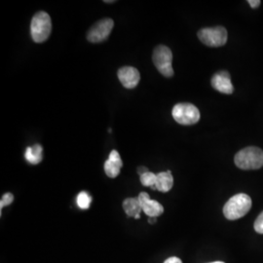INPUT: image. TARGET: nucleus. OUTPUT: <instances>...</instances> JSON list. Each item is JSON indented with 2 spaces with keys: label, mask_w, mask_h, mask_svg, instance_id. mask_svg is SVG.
<instances>
[{
  "label": "nucleus",
  "mask_w": 263,
  "mask_h": 263,
  "mask_svg": "<svg viewBox=\"0 0 263 263\" xmlns=\"http://www.w3.org/2000/svg\"><path fill=\"white\" fill-rule=\"evenodd\" d=\"M251 208V197L245 193H239L227 201L223 207V215L229 220H236L246 216Z\"/></svg>",
  "instance_id": "1"
},
{
  "label": "nucleus",
  "mask_w": 263,
  "mask_h": 263,
  "mask_svg": "<svg viewBox=\"0 0 263 263\" xmlns=\"http://www.w3.org/2000/svg\"><path fill=\"white\" fill-rule=\"evenodd\" d=\"M148 222H149L151 224L155 223V222H156V217H149V219H148Z\"/></svg>",
  "instance_id": "22"
},
{
  "label": "nucleus",
  "mask_w": 263,
  "mask_h": 263,
  "mask_svg": "<svg viewBox=\"0 0 263 263\" xmlns=\"http://www.w3.org/2000/svg\"><path fill=\"white\" fill-rule=\"evenodd\" d=\"M114 27V22L109 18L101 20L96 23L92 28L88 31L87 39L92 43L103 42L109 36Z\"/></svg>",
  "instance_id": "7"
},
{
  "label": "nucleus",
  "mask_w": 263,
  "mask_h": 263,
  "mask_svg": "<svg viewBox=\"0 0 263 263\" xmlns=\"http://www.w3.org/2000/svg\"><path fill=\"white\" fill-rule=\"evenodd\" d=\"M174 185V178L172 176V172H162L157 174V180L155 188L161 192H168Z\"/></svg>",
  "instance_id": "13"
},
{
  "label": "nucleus",
  "mask_w": 263,
  "mask_h": 263,
  "mask_svg": "<svg viewBox=\"0 0 263 263\" xmlns=\"http://www.w3.org/2000/svg\"><path fill=\"white\" fill-rule=\"evenodd\" d=\"M164 263H182V261L180 260V258L177 257V256H172V257H169L168 259H166Z\"/></svg>",
  "instance_id": "19"
},
{
  "label": "nucleus",
  "mask_w": 263,
  "mask_h": 263,
  "mask_svg": "<svg viewBox=\"0 0 263 263\" xmlns=\"http://www.w3.org/2000/svg\"><path fill=\"white\" fill-rule=\"evenodd\" d=\"M227 30L223 27L202 28L198 32V38L209 47H220L226 45Z\"/></svg>",
  "instance_id": "5"
},
{
  "label": "nucleus",
  "mask_w": 263,
  "mask_h": 263,
  "mask_svg": "<svg viewBox=\"0 0 263 263\" xmlns=\"http://www.w3.org/2000/svg\"><path fill=\"white\" fill-rule=\"evenodd\" d=\"M156 180H157V175L148 172L145 173L141 176V182L143 186H148L154 190H156L155 184H156Z\"/></svg>",
  "instance_id": "15"
},
{
  "label": "nucleus",
  "mask_w": 263,
  "mask_h": 263,
  "mask_svg": "<svg viewBox=\"0 0 263 263\" xmlns=\"http://www.w3.org/2000/svg\"><path fill=\"white\" fill-rule=\"evenodd\" d=\"M234 161L239 169H260L263 166V151L255 146L246 147L236 154Z\"/></svg>",
  "instance_id": "2"
},
{
  "label": "nucleus",
  "mask_w": 263,
  "mask_h": 263,
  "mask_svg": "<svg viewBox=\"0 0 263 263\" xmlns=\"http://www.w3.org/2000/svg\"><path fill=\"white\" fill-rule=\"evenodd\" d=\"M174 119L181 125H193L200 120V111L194 104H178L173 108Z\"/></svg>",
  "instance_id": "6"
},
{
  "label": "nucleus",
  "mask_w": 263,
  "mask_h": 263,
  "mask_svg": "<svg viewBox=\"0 0 263 263\" xmlns=\"http://www.w3.org/2000/svg\"><path fill=\"white\" fill-rule=\"evenodd\" d=\"M123 209L126 215L129 217H135L136 219L141 218V203L138 198H128L123 202Z\"/></svg>",
  "instance_id": "12"
},
{
  "label": "nucleus",
  "mask_w": 263,
  "mask_h": 263,
  "mask_svg": "<svg viewBox=\"0 0 263 263\" xmlns=\"http://www.w3.org/2000/svg\"><path fill=\"white\" fill-rule=\"evenodd\" d=\"M118 78L125 88L134 89L139 84L141 76L137 68L133 66H124L118 70Z\"/></svg>",
  "instance_id": "8"
},
{
  "label": "nucleus",
  "mask_w": 263,
  "mask_h": 263,
  "mask_svg": "<svg viewBox=\"0 0 263 263\" xmlns=\"http://www.w3.org/2000/svg\"><path fill=\"white\" fill-rule=\"evenodd\" d=\"M212 86L220 93L230 95L233 93V85L227 71L217 72L212 78Z\"/></svg>",
  "instance_id": "10"
},
{
  "label": "nucleus",
  "mask_w": 263,
  "mask_h": 263,
  "mask_svg": "<svg viewBox=\"0 0 263 263\" xmlns=\"http://www.w3.org/2000/svg\"><path fill=\"white\" fill-rule=\"evenodd\" d=\"M122 166V160L118 151H112L108 156V159L104 163V172L107 177L114 179L120 174Z\"/></svg>",
  "instance_id": "11"
},
{
  "label": "nucleus",
  "mask_w": 263,
  "mask_h": 263,
  "mask_svg": "<svg viewBox=\"0 0 263 263\" xmlns=\"http://www.w3.org/2000/svg\"><path fill=\"white\" fill-rule=\"evenodd\" d=\"M52 30L51 18L46 12L40 11L36 13L31 20L30 33L33 41L36 43H42L47 40Z\"/></svg>",
  "instance_id": "3"
},
{
  "label": "nucleus",
  "mask_w": 263,
  "mask_h": 263,
  "mask_svg": "<svg viewBox=\"0 0 263 263\" xmlns=\"http://www.w3.org/2000/svg\"><path fill=\"white\" fill-rule=\"evenodd\" d=\"M248 3L251 5L252 8H257L261 2L259 0H249Z\"/></svg>",
  "instance_id": "20"
},
{
  "label": "nucleus",
  "mask_w": 263,
  "mask_h": 263,
  "mask_svg": "<svg viewBox=\"0 0 263 263\" xmlns=\"http://www.w3.org/2000/svg\"><path fill=\"white\" fill-rule=\"evenodd\" d=\"M14 201V196L12 193H6L4 194L1 200H0V210H2L3 208L6 207V206H9Z\"/></svg>",
  "instance_id": "17"
},
{
  "label": "nucleus",
  "mask_w": 263,
  "mask_h": 263,
  "mask_svg": "<svg viewBox=\"0 0 263 263\" xmlns=\"http://www.w3.org/2000/svg\"><path fill=\"white\" fill-rule=\"evenodd\" d=\"M211 263H224V262H222V261H216V262H211Z\"/></svg>",
  "instance_id": "23"
},
{
  "label": "nucleus",
  "mask_w": 263,
  "mask_h": 263,
  "mask_svg": "<svg viewBox=\"0 0 263 263\" xmlns=\"http://www.w3.org/2000/svg\"><path fill=\"white\" fill-rule=\"evenodd\" d=\"M76 203L78 205V207L82 210H87L88 208L90 207L91 203H92V197L85 191L80 192L77 198H76Z\"/></svg>",
  "instance_id": "16"
},
{
  "label": "nucleus",
  "mask_w": 263,
  "mask_h": 263,
  "mask_svg": "<svg viewBox=\"0 0 263 263\" xmlns=\"http://www.w3.org/2000/svg\"><path fill=\"white\" fill-rule=\"evenodd\" d=\"M152 60L161 74L166 77H172L174 76V69L172 66L173 54L170 48L164 45L157 46L154 49Z\"/></svg>",
  "instance_id": "4"
},
{
  "label": "nucleus",
  "mask_w": 263,
  "mask_h": 263,
  "mask_svg": "<svg viewBox=\"0 0 263 263\" xmlns=\"http://www.w3.org/2000/svg\"><path fill=\"white\" fill-rule=\"evenodd\" d=\"M254 230L259 233V234H263V212L258 216L256 218V220L254 221Z\"/></svg>",
  "instance_id": "18"
},
{
  "label": "nucleus",
  "mask_w": 263,
  "mask_h": 263,
  "mask_svg": "<svg viewBox=\"0 0 263 263\" xmlns=\"http://www.w3.org/2000/svg\"><path fill=\"white\" fill-rule=\"evenodd\" d=\"M26 159L32 165H36L40 163L43 158V148L40 144H34L32 146H29L26 151Z\"/></svg>",
  "instance_id": "14"
},
{
  "label": "nucleus",
  "mask_w": 263,
  "mask_h": 263,
  "mask_svg": "<svg viewBox=\"0 0 263 263\" xmlns=\"http://www.w3.org/2000/svg\"><path fill=\"white\" fill-rule=\"evenodd\" d=\"M149 171L147 168H145V167H140L139 170H138V173H139V175L141 176V175H143V174H145V173H148Z\"/></svg>",
  "instance_id": "21"
},
{
  "label": "nucleus",
  "mask_w": 263,
  "mask_h": 263,
  "mask_svg": "<svg viewBox=\"0 0 263 263\" xmlns=\"http://www.w3.org/2000/svg\"><path fill=\"white\" fill-rule=\"evenodd\" d=\"M139 201L141 203V209L145 215L149 217H157L161 216L164 212V208L159 202L151 200L149 195L145 192H141L139 195Z\"/></svg>",
  "instance_id": "9"
}]
</instances>
